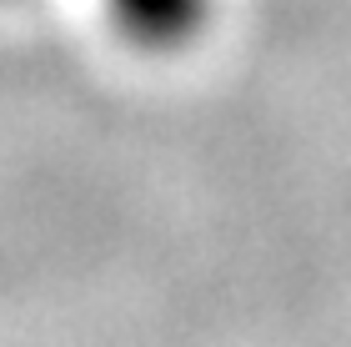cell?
<instances>
[{
	"label": "cell",
	"mask_w": 351,
	"mask_h": 347,
	"mask_svg": "<svg viewBox=\"0 0 351 347\" xmlns=\"http://www.w3.org/2000/svg\"><path fill=\"white\" fill-rule=\"evenodd\" d=\"M110 25L141 51H181L206 30L211 0H101Z\"/></svg>",
	"instance_id": "obj_1"
}]
</instances>
